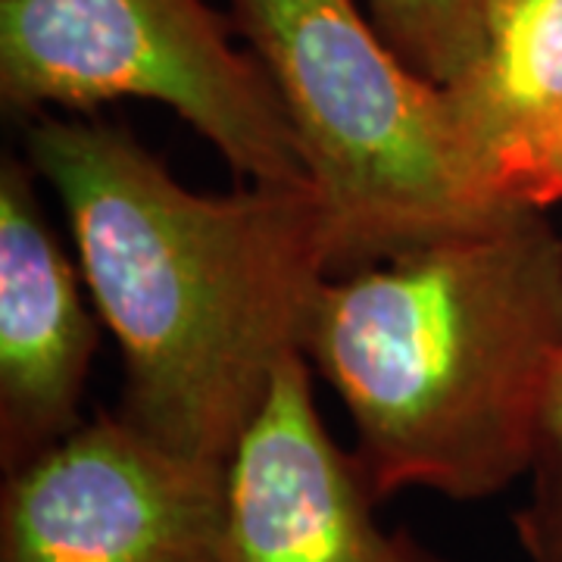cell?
I'll return each mask as SVG.
<instances>
[{
	"label": "cell",
	"mask_w": 562,
	"mask_h": 562,
	"mask_svg": "<svg viewBox=\"0 0 562 562\" xmlns=\"http://www.w3.org/2000/svg\"><path fill=\"white\" fill-rule=\"evenodd\" d=\"M297 138L331 276L394 260L516 201L469 144L450 94L357 0H228Z\"/></svg>",
	"instance_id": "obj_3"
},
{
	"label": "cell",
	"mask_w": 562,
	"mask_h": 562,
	"mask_svg": "<svg viewBox=\"0 0 562 562\" xmlns=\"http://www.w3.org/2000/svg\"><path fill=\"white\" fill-rule=\"evenodd\" d=\"M222 516L225 465L101 413L7 472L0 562H216Z\"/></svg>",
	"instance_id": "obj_5"
},
{
	"label": "cell",
	"mask_w": 562,
	"mask_h": 562,
	"mask_svg": "<svg viewBox=\"0 0 562 562\" xmlns=\"http://www.w3.org/2000/svg\"><path fill=\"white\" fill-rule=\"evenodd\" d=\"M0 98L25 120L162 103L238 179L310 184L266 69L206 0H0Z\"/></svg>",
	"instance_id": "obj_4"
},
{
	"label": "cell",
	"mask_w": 562,
	"mask_h": 562,
	"mask_svg": "<svg viewBox=\"0 0 562 562\" xmlns=\"http://www.w3.org/2000/svg\"><path fill=\"white\" fill-rule=\"evenodd\" d=\"M443 91L487 172L519 198L562 128V0H484L479 57Z\"/></svg>",
	"instance_id": "obj_8"
},
{
	"label": "cell",
	"mask_w": 562,
	"mask_h": 562,
	"mask_svg": "<svg viewBox=\"0 0 562 562\" xmlns=\"http://www.w3.org/2000/svg\"><path fill=\"white\" fill-rule=\"evenodd\" d=\"M353 450L331 438L303 353L281 362L225 462L216 562H447L375 519Z\"/></svg>",
	"instance_id": "obj_6"
},
{
	"label": "cell",
	"mask_w": 562,
	"mask_h": 562,
	"mask_svg": "<svg viewBox=\"0 0 562 562\" xmlns=\"http://www.w3.org/2000/svg\"><path fill=\"white\" fill-rule=\"evenodd\" d=\"M519 198L538 206H553L562 203V128L557 138L541 150V157L528 169V176L519 184Z\"/></svg>",
	"instance_id": "obj_11"
},
{
	"label": "cell",
	"mask_w": 562,
	"mask_h": 562,
	"mask_svg": "<svg viewBox=\"0 0 562 562\" xmlns=\"http://www.w3.org/2000/svg\"><path fill=\"white\" fill-rule=\"evenodd\" d=\"M387 44L428 81L450 88L482 47L484 0H366Z\"/></svg>",
	"instance_id": "obj_9"
},
{
	"label": "cell",
	"mask_w": 562,
	"mask_h": 562,
	"mask_svg": "<svg viewBox=\"0 0 562 562\" xmlns=\"http://www.w3.org/2000/svg\"><path fill=\"white\" fill-rule=\"evenodd\" d=\"M301 353L347 406L382 503L484 501L528 475L562 357V238L522 198L394 260L325 276Z\"/></svg>",
	"instance_id": "obj_2"
},
{
	"label": "cell",
	"mask_w": 562,
	"mask_h": 562,
	"mask_svg": "<svg viewBox=\"0 0 562 562\" xmlns=\"http://www.w3.org/2000/svg\"><path fill=\"white\" fill-rule=\"evenodd\" d=\"M35 169L0 162V465L3 472L66 438L98 347L76 262L44 216Z\"/></svg>",
	"instance_id": "obj_7"
},
{
	"label": "cell",
	"mask_w": 562,
	"mask_h": 562,
	"mask_svg": "<svg viewBox=\"0 0 562 562\" xmlns=\"http://www.w3.org/2000/svg\"><path fill=\"white\" fill-rule=\"evenodd\" d=\"M528 479V501L516 513L519 543L528 562H562V357L547 384Z\"/></svg>",
	"instance_id": "obj_10"
},
{
	"label": "cell",
	"mask_w": 562,
	"mask_h": 562,
	"mask_svg": "<svg viewBox=\"0 0 562 562\" xmlns=\"http://www.w3.org/2000/svg\"><path fill=\"white\" fill-rule=\"evenodd\" d=\"M29 162L63 203L81 281L125 366L120 416L191 460L225 465L306 310L331 276L313 184L198 194L132 132L38 116Z\"/></svg>",
	"instance_id": "obj_1"
}]
</instances>
